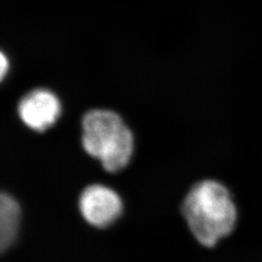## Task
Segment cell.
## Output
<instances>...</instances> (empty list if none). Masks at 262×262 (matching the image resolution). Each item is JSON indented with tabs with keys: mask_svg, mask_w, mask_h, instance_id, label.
I'll list each match as a JSON object with an SVG mask.
<instances>
[{
	"mask_svg": "<svg viewBox=\"0 0 262 262\" xmlns=\"http://www.w3.org/2000/svg\"><path fill=\"white\" fill-rule=\"evenodd\" d=\"M20 211L13 197L2 193L0 197V249L5 251L14 243L19 230Z\"/></svg>",
	"mask_w": 262,
	"mask_h": 262,
	"instance_id": "obj_5",
	"label": "cell"
},
{
	"mask_svg": "<svg viewBox=\"0 0 262 262\" xmlns=\"http://www.w3.org/2000/svg\"><path fill=\"white\" fill-rule=\"evenodd\" d=\"M9 69V61L7 57L2 53L1 54V62H0V73H1V79H4L7 71Z\"/></svg>",
	"mask_w": 262,
	"mask_h": 262,
	"instance_id": "obj_6",
	"label": "cell"
},
{
	"mask_svg": "<svg viewBox=\"0 0 262 262\" xmlns=\"http://www.w3.org/2000/svg\"><path fill=\"white\" fill-rule=\"evenodd\" d=\"M82 145L108 172H118L130 161L133 136L117 113L92 110L82 121Z\"/></svg>",
	"mask_w": 262,
	"mask_h": 262,
	"instance_id": "obj_2",
	"label": "cell"
},
{
	"mask_svg": "<svg viewBox=\"0 0 262 262\" xmlns=\"http://www.w3.org/2000/svg\"><path fill=\"white\" fill-rule=\"evenodd\" d=\"M182 213L198 243L213 248L231 234L237 224V208L225 185L205 180L190 188Z\"/></svg>",
	"mask_w": 262,
	"mask_h": 262,
	"instance_id": "obj_1",
	"label": "cell"
},
{
	"mask_svg": "<svg viewBox=\"0 0 262 262\" xmlns=\"http://www.w3.org/2000/svg\"><path fill=\"white\" fill-rule=\"evenodd\" d=\"M79 207L85 222L98 228L113 225L122 211L120 196L101 185L85 187L80 196Z\"/></svg>",
	"mask_w": 262,
	"mask_h": 262,
	"instance_id": "obj_3",
	"label": "cell"
},
{
	"mask_svg": "<svg viewBox=\"0 0 262 262\" xmlns=\"http://www.w3.org/2000/svg\"><path fill=\"white\" fill-rule=\"evenodd\" d=\"M19 119L32 130L43 132L55 124L61 105L55 94L37 89L23 97L18 106Z\"/></svg>",
	"mask_w": 262,
	"mask_h": 262,
	"instance_id": "obj_4",
	"label": "cell"
}]
</instances>
